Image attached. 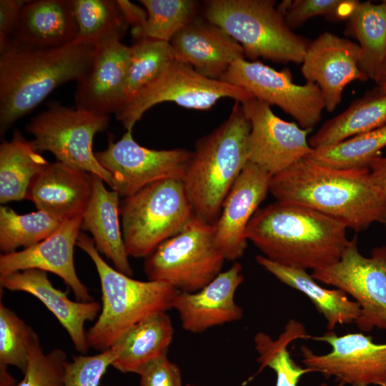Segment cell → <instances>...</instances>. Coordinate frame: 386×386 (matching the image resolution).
Returning a JSON list of instances; mask_svg holds the SVG:
<instances>
[{
	"label": "cell",
	"instance_id": "cell-4",
	"mask_svg": "<svg viewBox=\"0 0 386 386\" xmlns=\"http://www.w3.org/2000/svg\"><path fill=\"white\" fill-rule=\"evenodd\" d=\"M250 122L236 102L224 122L197 140L183 183L195 215L214 224L248 160Z\"/></svg>",
	"mask_w": 386,
	"mask_h": 386
},
{
	"label": "cell",
	"instance_id": "cell-17",
	"mask_svg": "<svg viewBox=\"0 0 386 386\" xmlns=\"http://www.w3.org/2000/svg\"><path fill=\"white\" fill-rule=\"evenodd\" d=\"M272 176L248 162L225 197L214 224V239L227 260L242 257L247 246L246 229L269 192Z\"/></svg>",
	"mask_w": 386,
	"mask_h": 386
},
{
	"label": "cell",
	"instance_id": "cell-18",
	"mask_svg": "<svg viewBox=\"0 0 386 386\" xmlns=\"http://www.w3.org/2000/svg\"><path fill=\"white\" fill-rule=\"evenodd\" d=\"M82 217L62 222L41 242L20 251L0 256V276L27 269H39L59 277L71 290L77 301L90 302L93 297L77 276L74 248L81 229Z\"/></svg>",
	"mask_w": 386,
	"mask_h": 386
},
{
	"label": "cell",
	"instance_id": "cell-21",
	"mask_svg": "<svg viewBox=\"0 0 386 386\" xmlns=\"http://www.w3.org/2000/svg\"><path fill=\"white\" fill-rule=\"evenodd\" d=\"M175 61L202 76L219 80L231 64L244 59L241 45L216 24L198 16L169 41Z\"/></svg>",
	"mask_w": 386,
	"mask_h": 386
},
{
	"label": "cell",
	"instance_id": "cell-44",
	"mask_svg": "<svg viewBox=\"0 0 386 386\" xmlns=\"http://www.w3.org/2000/svg\"><path fill=\"white\" fill-rule=\"evenodd\" d=\"M369 169L375 182L386 193V157L377 156L370 164Z\"/></svg>",
	"mask_w": 386,
	"mask_h": 386
},
{
	"label": "cell",
	"instance_id": "cell-16",
	"mask_svg": "<svg viewBox=\"0 0 386 386\" xmlns=\"http://www.w3.org/2000/svg\"><path fill=\"white\" fill-rule=\"evenodd\" d=\"M359 51L357 43L329 31L310 42L301 72L307 81L319 86L328 112L338 106L347 84L369 79L359 68Z\"/></svg>",
	"mask_w": 386,
	"mask_h": 386
},
{
	"label": "cell",
	"instance_id": "cell-34",
	"mask_svg": "<svg viewBox=\"0 0 386 386\" xmlns=\"http://www.w3.org/2000/svg\"><path fill=\"white\" fill-rule=\"evenodd\" d=\"M174 61L169 42L148 37L136 40L130 46L124 87L125 104L160 76Z\"/></svg>",
	"mask_w": 386,
	"mask_h": 386
},
{
	"label": "cell",
	"instance_id": "cell-15",
	"mask_svg": "<svg viewBox=\"0 0 386 386\" xmlns=\"http://www.w3.org/2000/svg\"><path fill=\"white\" fill-rule=\"evenodd\" d=\"M250 122L248 160L272 177L306 158L312 151L310 129L277 117L267 103L251 97L240 102Z\"/></svg>",
	"mask_w": 386,
	"mask_h": 386
},
{
	"label": "cell",
	"instance_id": "cell-11",
	"mask_svg": "<svg viewBox=\"0 0 386 386\" xmlns=\"http://www.w3.org/2000/svg\"><path fill=\"white\" fill-rule=\"evenodd\" d=\"M224 97L243 102L252 96L237 86L205 77L191 66L174 60L132 98L116 117L127 131H132L143 114L157 104L172 102L185 108L205 110Z\"/></svg>",
	"mask_w": 386,
	"mask_h": 386
},
{
	"label": "cell",
	"instance_id": "cell-33",
	"mask_svg": "<svg viewBox=\"0 0 386 386\" xmlns=\"http://www.w3.org/2000/svg\"><path fill=\"white\" fill-rule=\"evenodd\" d=\"M386 147V124L332 145L313 149L306 157L320 164L340 169L369 168Z\"/></svg>",
	"mask_w": 386,
	"mask_h": 386
},
{
	"label": "cell",
	"instance_id": "cell-5",
	"mask_svg": "<svg viewBox=\"0 0 386 386\" xmlns=\"http://www.w3.org/2000/svg\"><path fill=\"white\" fill-rule=\"evenodd\" d=\"M76 246L86 253L97 271L102 292V310L86 331L89 348L103 352L132 326L156 313L172 309L179 290L169 284L140 281L109 266L88 235L79 232Z\"/></svg>",
	"mask_w": 386,
	"mask_h": 386
},
{
	"label": "cell",
	"instance_id": "cell-41",
	"mask_svg": "<svg viewBox=\"0 0 386 386\" xmlns=\"http://www.w3.org/2000/svg\"><path fill=\"white\" fill-rule=\"evenodd\" d=\"M139 375L140 386H182L180 370L167 355L150 362Z\"/></svg>",
	"mask_w": 386,
	"mask_h": 386
},
{
	"label": "cell",
	"instance_id": "cell-39",
	"mask_svg": "<svg viewBox=\"0 0 386 386\" xmlns=\"http://www.w3.org/2000/svg\"><path fill=\"white\" fill-rule=\"evenodd\" d=\"M359 2L356 0H294L290 1L282 15L292 30L317 16H325L335 21L347 19Z\"/></svg>",
	"mask_w": 386,
	"mask_h": 386
},
{
	"label": "cell",
	"instance_id": "cell-42",
	"mask_svg": "<svg viewBox=\"0 0 386 386\" xmlns=\"http://www.w3.org/2000/svg\"><path fill=\"white\" fill-rule=\"evenodd\" d=\"M26 2V0L0 1V53L10 46L11 35Z\"/></svg>",
	"mask_w": 386,
	"mask_h": 386
},
{
	"label": "cell",
	"instance_id": "cell-48",
	"mask_svg": "<svg viewBox=\"0 0 386 386\" xmlns=\"http://www.w3.org/2000/svg\"><path fill=\"white\" fill-rule=\"evenodd\" d=\"M187 386H194V385L188 384Z\"/></svg>",
	"mask_w": 386,
	"mask_h": 386
},
{
	"label": "cell",
	"instance_id": "cell-6",
	"mask_svg": "<svg viewBox=\"0 0 386 386\" xmlns=\"http://www.w3.org/2000/svg\"><path fill=\"white\" fill-rule=\"evenodd\" d=\"M272 0H209L204 16L242 47L244 56L302 63L310 41L288 26Z\"/></svg>",
	"mask_w": 386,
	"mask_h": 386
},
{
	"label": "cell",
	"instance_id": "cell-19",
	"mask_svg": "<svg viewBox=\"0 0 386 386\" xmlns=\"http://www.w3.org/2000/svg\"><path fill=\"white\" fill-rule=\"evenodd\" d=\"M242 265L234 262L213 280L195 292L179 291L172 303L182 328L192 333L239 320L243 310L234 300L244 280Z\"/></svg>",
	"mask_w": 386,
	"mask_h": 386
},
{
	"label": "cell",
	"instance_id": "cell-28",
	"mask_svg": "<svg viewBox=\"0 0 386 386\" xmlns=\"http://www.w3.org/2000/svg\"><path fill=\"white\" fill-rule=\"evenodd\" d=\"M386 124V94L375 89L358 98L342 113L325 122L308 139L312 149L335 144Z\"/></svg>",
	"mask_w": 386,
	"mask_h": 386
},
{
	"label": "cell",
	"instance_id": "cell-30",
	"mask_svg": "<svg viewBox=\"0 0 386 386\" xmlns=\"http://www.w3.org/2000/svg\"><path fill=\"white\" fill-rule=\"evenodd\" d=\"M347 20L345 34L358 41L359 68L374 80L386 53V1L359 2Z\"/></svg>",
	"mask_w": 386,
	"mask_h": 386
},
{
	"label": "cell",
	"instance_id": "cell-2",
	"mask_svg": "<svg viewBox=\"0 0 386 386\" xmlns=\"http://www.w3.org/2000/svg\"><path fill=\"white\" fill-rule=\"evenodd\" d=\"M345 224L308 207L276 201L258 209L246 237L265 257L302 269L337 262L350 242Z\"/></svg>",
	"mask_w": 386,
	"mask_h": 386
},
{
	"label": "cell",
	"instance_id": "cell-12",
	"mask_svg": "<svg viewBox=\"0 0 386 386\" xmlns=\"http://www.w3.org/2000/svg\"><path fill=\"white\" fill-rule=\"evenodd\" d=\"M219 80L279 107L305 129L312 130L320 121L325 109L319 86L309 81L303 85L295 84L288 69L277 71L259 61H249L244 58L234 61Z\"/></svg>",
	"mask_w": 386,
	"mask_h": 386
},
{
	"label": "cell",
	"instance_id": "cell-29",
	"mask_svg": "<svg viewBox=\"0 0 386 386\" xmlns=\"http://www.w3.org/2000/svg\"><path fill=\"white\" fill-rule=\"evenodd\" d=\"M49 162L27 140L15 130L12 139L0 145V202L26 199L28 189Z\"/></svg>",
	"mask_w": 386,
	"mask_h": 386
},
{
	"label": "cell",
	"instance_id": "cell-13",
	"mask_svg": "<svg viewBox=\"0 0 386 386\" xmlns=\"http://www.w3.org/2000/svg\"><path fill=\"white\" fill-rule=\"evenodd\" d=\"M307 338L329 344L331 351L315 354L305 345L300 347L302 362L311 372L333 377L338 386H386V342L376 343L363 333L338 335L328 331Z\"/></svg>",
	"mask_w": 386,
	"mask_h": 386
},
{
	"label": "cell",
	"instance_id": "cell-1",
	"mask_svg": "<svg viewBox=\"0 0 386 386\" xmlns=\"http://www.w3.org/2000/svg\"><path fill=\"white\" fill-rule=\"evenodd\" d=\"M269 192L277 201L308 207L356 232L386 224V193L369 168L335 169L304 158L272 176Z\"/></svg>",
	"mask_w": 386,
	"mask_h": 386
},
{
	"label": "cell",
	"instance_id": "cell-47",
	"mask_svg": "<svg viewBox=\"0 0 386 386\" xmlns=\"http://www.w3.org/2000/svg\"><path fill=\"white\" fill-rule=\"evenodd\" d=\"M377 89L382 94H386V82L380 86H378Z\"/></svg>",
	"mask_w": 386,
	"mask_h": 386
},
{
	"label": "cell",
	"instance_id": "cell-36",
	"mask_svg": "<svg viewBox=\"0 0 386 386\" xmlns=\"http://www.w3.org/2000/svg\"><path fill=\"white\" fill-rule=\"evenodd\" d=\"M147 14L145 36L169 42L198 16L199 4L194 0H140Z\"/></svg>",
	"mask_w": 386,
	"mask_h": 386
},
{
	"label": "cell",
	"instance_id": "cell-38",
	"mask_svg": "<svg viewBox=\"0 0 386 386\" xmlns=\"http://www.w3.org/2000/svg\"><path fill=\"white\" fill-rule=\"evenodd\" d=\"M66 353L56 348L45 353L39 340L31 346L26 369L17 386H63Z\"/></svg>",
	"mask_w": 386,
	"mask_h": 386
},
{
	"label": "cell",
	"instance_id": "cell-14",
	"mask_svg": "<svg viewBox=\"0 0 386 386\" xmlns=\"http://www.w3.org/2000/svg\"><path fill=\"white\" fill-rule=\"evenodd\" d=\"M191 155L192 152L184 149L146 148L134 139L132 131H126L116 142L109 139L107 149L95 152L112 178V190L124 198L162 179L183 181Z\"/></svg>",
	"mask_w": 386,
	"mask_h": 386
},
{
	"label": "cell",
	"instance_id": "cell-46",
	"mask_svg": "<svg viewBox=\"0 0 386 386\" xmlns=\"http://www.w3.org/2000/svg\"><path fill=\"white\" fill-rule=\"evenodd\" d=\"M374 81L378 86L386 82V53L381 68Z\"/></svg>",
	"mask_w": 386,
	"mask_h": 386
},
{
	"label": "cell",
	"instance_id": "cell-27",
	"mask_svg": "<svg viewBox=\"0 0 386 386\" xmlns=\"http://www.w3.org/2000/svg\"><path fill=\"white\" fill-rule=\"evenodd\" d=\"M256 262L282 283L305 294L326 320L328 331L355 322L360 317V307L355 300L340 289L322 287L307 270L277 264L264 255L256 256Z\"/></svg>",
	"mask_w": 386,
	"mask_h": 386
},
{
	"label": "cell",
	"instance_id": "cell-20",
	"mask_svg": "<svg viewBox=\"0 0 386 386\" xmlns=\"http://www.w3.org/2000/svg\"><path fill=\"white\" fill-rule=\"evenodd\" d=\"M130 46L116 40L94 48L91 66L75 91L76 108L109 115L125 104L124 87Z\"/></svg>",
	"mask_w": 386,
	"mask_h": 386
},
{
	"label": "cell",
	"instance_id": "cell-43",
	"mask_svg": "<svg viewBox=\"0 0 386 386\" xmlns=\"http://www.w3.org/2000/svg\"><path fill=\"white\" fill-rule=\"evenodd\" d=\"M126 21L132 29L135 40L145 38L144 29L147 20L145 9L127 0H117Z\"/></svg>",
	"mask_w": 386,
	"mask_h": 386
},
{
	"label": "cell",
	"instance_id": "cell-32",
	"mask_svg": "<svg viewBox=\"0 0 386 386\" xmlns=\"http://www.w3.org/2000/svg\"><path fill=\"white\" fill-rule=\"evenodd\" d=\"M307 337L305 326L295 320L288 322L276 340L264 332H258L254 337L255 350L259 355L257 361L260 365L257 373L268 367L276 374L275 386H297L301 377L311 372L293 360L288 345L296 340L307 339ZM319 386L327 385L323 382Z\"/></svg>",
	"mask_w": 386,
	"mask_h": 386
},
{
	"label": "cell",
	"instance_id": "cell-24",
	"mask_svg": "<svg viewBox=\"0 0 386 386\" xmlns=\"http://www.w3.org/2000/svg\"><path fill=\"white\" fill-rule=\"evenodd\" d=\"M77 31L73 0L27 1L11 35L10 46L57 48L74 42Z\"/></svg>",
	"mask_w": 386,
	"mask_h": 386
},
{
	"label": "cell",
	"instance_id": "cell-31",
	"mask_svg": "<svg viewBox=\"0 0 386 386\" xmlns=\"http://www.w3.org/2000/svg\"><path fill=\"white\" fill-rule=\"evenodd\" d=\"M78 28L75 42L96 47L119 40L129 28L117 0H73Z\"/></svg>",
	"mask_w": 386,
	"mask_h": 386
},
{
	"label": "cell",
	"instance_id": "cell-45",
	"mask_svg": "<svg viewBox=\"0 0 386 386\" xmlns=\"http://www.w3.org/2000/svg\"><path fill=\"white\" fill-rule=\"evenodd\" d=\"M7 367L0 364V386H17L18 383L8 372Z\"/></svg>",
	"mask_w": 386,
	"mask_h": 386
},
{
	"label": "cell",
	"instance_id": "cell-37",
	"mask_svg": "<svg viewBox=\"0 0 386 386\" xmlns=\"http://www.w3.org/2000/svg\"><path fill=\"white\" fill-rule=\"evenodd\" d=\"M38 340L36 332L1 302L0 364L14 366L24 373L30 349Z\"/></svg>",
	"mask_w": 386,
	"mask_h": 386
},
{
	"label": "cell",
	"instance_id": "cell-23",
	"mask_svg": "<svg viewBox=\"0 0 386 386\" xmlns=\"http://www.w3.org/2000/svg\"><path fill=\"white\" fill-rule=\"evenodd\" d=\"M93 190V174L49 162L31 182L26 199L62 222L82 217Z\"/></svg>",
	"mask_w": 386,
	"mask_h": 386
},
{
	"label": "cell",
	"instance_id": "cell-10",
	"mask_svg": "<svg viewBox=\"0 0 386 386\" xmlns=\"http://www.w3.org/2000/svg\"><path fill=\"white\" fill-rule=\"evenodd\" d=\"M311 275L354 298L361 310L355 322L359 330H386L385 245L374 248L370 257H365L358 251L355 236L337 262L312 270Z\"/></svg>",
	"mask_w": 386,
	"mask_h": 386
},
{
	"label": "cell",
	"instance_id": "cell-9",
	"mask_svg": "<svg viewBox=\"0 0 386 386\" xmlns=\"http://www.w3.org/2000/svg\"><path fill=\"white\" fill-rule=\"evenodd\" d=\"M109 122V115L52 103L34 117L26 129L33 135L39 152L48 151L57 162L98 176L112 189V178L92 149L94 135L104 130Z\"/></svg>",
	"mask_w": 386,
	"mask_h": 386
},
{
	"label": "cell",
	"instance_id": "cell-25",
	"mask_svg": "<svg viewBox=\"0 0 386 386\" xmlns=\"http://www.w3.org/2000/svg\"><path fill=\"white\" fill-rule=\"evenodd\" d=\"M104 182L93 174L92 194L82 215L81 229L91 233L98 252L112 261L117 270L132 277L119 222V195L108 190Z\"/></svg>",
	"mask_w": 386,
	"mask_h": 386
},
{
	"label": "cell",
	"instance_id": "cell-40",
	"mask_svg": "<svg viewBox=\"0 0 386 386\" xmlns=\"http://www.w3.org/2000/svg\"><path fill=\"white\" fill-rule=\"evenodd\" d=\"M114 347L94 355L74 356L64 366L63 386H99L117 357Z\"/></svg>",
	"mask_w": 386,
	"mask_h": 386
},
{
	"label": "cell",
	"instance_id": "cell-35",
	"mask_svg": "<svg viewBox=\"0 0 386 386\" xmlns=\"http://www.w3.org/2000/svg\"><path fill=\"white\" fill-rule=\"evenodd\" d=\"M61 222L45 212L19 214L9 207H0V249L3 254L31 247L51 234Z\"/></svg>",
	"mask_w": 386,
	"mask_h": 386
},
{
	"label": "cell",
	"instance_id": "cell-8",
	"mask_svg": "<svg viewBox=\"0 0 386 386\" xmlns=\"http://www.w3.org/2000/svg\"><path fill=\"white\" fill-rule=\"evenodd\" d=\"M224 260L214 242V224L194 215L182 232L145 258L144 270L148 280L195 292L221 272Z\"/></svg>",
	"mask_w": 386,
	"mask_h": 386
},
{
	"label": "cell",
	"instance_id": "cell-3",
	"mask_svg": "<svg viewBox=\"0 0 386 386\" xmlns=\"http://www.w3.org/2000/svg\"><path fill=\"white\" fill-rule=\"evenodd\" d=\"M94 52V47L74 41L52 49L10 46L1 53V135L59 86L81 79Z\"/></svg>",
	"mask_w": 386,
	"mask_h": 386
},
{
	"label": "cell",
	"instance_id": "cell-22",
	"mask_svg": "<svg viewBox=\"0 0 386 386\" xmlns=\"http://www.w3.org/2000/svg\"><path fill=\"white\" fill-rule=\"evenodd\" d=\"M0 285L4 289L24 292L37 298L66 330L75 349L81 354L87 352L84 325L86 322L98 317L102 310L99 302L71 300L65 292L52 285L46 272L39 269H27L0 276Z\"/></svg>",
	"mask_w": 386,
	"mask_h": 386
},
{
	"label": "cell",
	"instance_id": "cell-7",
	"mask_svg": "<svg viewBox=\"0 0 386 386\" xmlns=\"http://www.w3.org/2000/svg\"><path fill=\"white\" fill-rule=\"evenodd\" d=\"M128 257L146 258L187 225L195 213L182 180L155 182L119 204Z\"/></svg>",
	"mask_w": 386,
	"mask_h": 386
},
{
	"label": "cell",
	"instance_id": "cell-26",
	"mask_svg": "<svg viewBox=\"0 0 386 386\" xmlns=\"http://www.w3.org/2000/svg\"><path fill=\"white\" fill-rule=\"evenodd\" d=\"M174 335L167 312L152 315L129 329L112 346L117 357L112 366L122 372L139 375L152 361L167 355Z\"/></svg>",
	"mask_w": 386,
	"mask_h": 386
}]
</instances>
